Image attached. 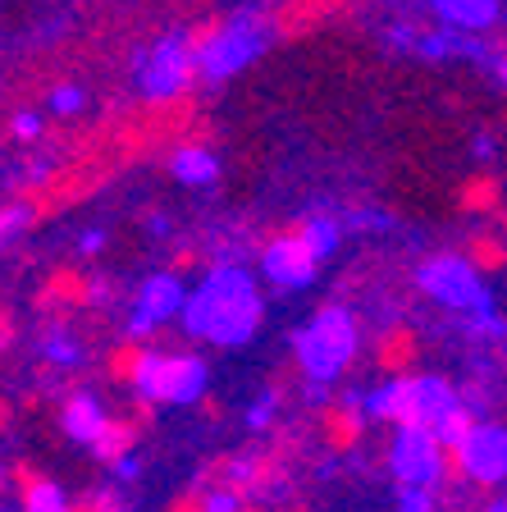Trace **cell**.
Here are the masks:
<instances>
[{
  "mask_svg": "<svg viewBox=\"0 0 507 512\" xmlns=\"http://www.w3.org/2000/svg\"><path fill=\"white\" fill-rule=\"evenodd\" d=\"M279 37V19H275V5L265 0H238L229 10L220 14L215 23L197 32V78L206 87L215 83H229L233 74H243L247 64H256Z\"/></svg>",
  "mask_w": 507,
  "mask_h": 512,
  "instance_id": "6da1fadb",
  "label": "cell"
},
{
  "mask_svg": "<svg viewBox=\"0 0 507 512\" xmlns=\"http://www.w3.org/2000/svg\"><path fill=\"white\" fill-rule=\"evenodd\" d=\"M334 247H338V224L329 215H302V220L275 224V229L252 238L256 266L275 288H307Z\"/></svg>",
  "mask_w": 507,
  "mask_h": 512,
  "instance_id": "7a4b0ae2",
  "label": "cell"
},
{
  "mask_svg": "<svg viewBox=\"0 0 507 512\" xmlns=\"http://www.w3.org/2000/svg\"><path fill=\"white\" fill-rule=\"evenodd\" d=\"M453 403L448 389L430 375H412V380H393L384 384L375 403H370V416H375V426H380V444L384 448H402L407 439H425L434 426H439V416L444 407Z\"/></svg>",
  "mask_w": 507,
  "mask_h": 512,
  "instance_id": "3957f363",
  "label": "cell"
},
{
  "mask_svg": "<svg viewBox=\"0 0 507 512\" xmlns=\"http://www.w3.org/2000/svg\"><path fill=\"white\" fill-rule=\"evenodd\" d=\"M192 42H197V32L169 28V32H160L147 51H138V60H133V83H138V96L147 106H156V110L179 106L183 96L192 92V83H201Z\"/></svg>",
  "mask_w": 507,
  "mask_h": 512,
  "instance_id": "277c9868",
  "label": "cell"
},
{
  "mask_svg": "<svg viewBox=\"0 0 507 512\" xmlns=\"http://www.w3.org/2000/svg\"><path fill=\"white\" fill-rule=\"evenodd\" d=\"M307 439L325 462H352L370 448L375 416L357 394H325L307 407Z\"/></svg>",
  "mask_w": 507,
  "mask_h": 512,
  "instance_id": "5b68a950",
  "label": "cell"
},
{
  "mask_svg": "<svg viewBox=\"0 0 507 512\" xmlns=\"http://www.w3.org/2000/svg\"><path fill=\"white\" fill-rule=\"evenodd\" d=\"M165 339H169L165 320L142 316L138 325L119 330L115 339L101 348V357H96V380L106 384V389H115V394H142L151 366H156V352L165 348Z\"/></svg>",
  "mask_w": 507,
  "mask_h": 512,
  "instance_id": "8992f818",
  "label": "cell"
},
{
  "mask_svg": "<svg viewBox=\"0 0 507 512\" xmlns=\"http://www.w3.org/2000/svg\"><path fill=\"white\" fill-rule=\"evenodd\" d=\"M357 357L380 384L412 380V375H425V366H430V334L412 316H393L366 334Z\"/></svg>",
  "mask_w": 507,
  "mask_h": 512,
  "instance_id": "52a82bcc",
  "label": "cell"
},
{
  "mask_svg": "<svg viewBox=\"0 0 507 512\" xmlns=\"http://www.w3.org/2000/svg\"><path fill=\"white\" fill-rule=\"evenodd\" d=\"M156 421H160L156 398L119 394V403L106 407V421H101V430H96V439L87 448H92V458L101 462L106 471H128L133 467V458L142 453V444L151 439Z\"/></svg>",
  "mask_w": 507,
  "mask_h": 512,
  "instance_id": "ba28073f",
  "label": "cell"
},
{
  "mask_svg": "<svg viewBox=\"0 0 507 512\" xmlns=\"http://www.w3.org/2000/svg\"><path fill=\"white\" fill-rule=\"evenodd\" d=\"M256 316H261L256 288L233 270H215L201 284V298L192 307V325L201 334H211V339H243V334H252Z\"/></svg>",
  "mask_w": 507,
  "mask_h": 512,
  "instance_id": "9c48e42d",
  "label": "cell"
},
{
  "mask_svg": "<svg viewBox=\"0 0 507 512\" xmlns=\"http://www.w3.org/2000/svg\"><path fill=\"white\" fill-rule=\"evenodd\" d=\"M101 302H110V279H101L96 270L78 266V261L55 266L42 279V288H37V311H42L46 330H55V334H64L69 320L83 316V311H96Z\"/></svg>",
  "mask_w": 507,
  "mask_h": 512,
  "instance_id": "30bf717a",
  "label": "cell"
},
{
  "mask_svg": "<svg viewBox=\"0 0 507 512\" xmlns=\"http://www.w3.org/2000/svg\"><path fill=\"white\" fill-rule=\"evenodd\" d=\"M201 389H206V366H201V357L192 352L188 339H174V334H169L165 348L156 352V366H151L142 394L156 398L160 407H183V403H192V398H201Z\"/></svg>",
  "mask_w": 507,
  "mask_h": 512,
  "instance_id": "8fae6325",
  "label": "cell"
},
{
  "mask_svg": "<svg viewBox=\"0 0 507 512\" xmlns=\"http://www.w3.org/2000/svg\"><path fill=\"white\" fill-rule=\"evenodd\" d=\"M0 485L10 490V508L14 512H64L69 508L64 485L46 467H37L32 458H14L10 467L0 471Z\"/></svg>",
  "mask_w": 507,
  "mask_h": 512,
  "instance_id": "7c38bea8",
  "label": "cell"
},
{
  "mask_svg": "<svg viewBox=\"0 0 507 512\" xmlns=\"http://www.w3.org/2000/svg\"><path fill=\"white\" fill-rule=\"evenodd\" d=\"M439 28L466 32V37H485L503 23V0H425Z\"/></svg>",
  "mask_w": 507,
  "mask_h": 512,
  "instance_id": "4fadbf2b",
  "label": "cell"
},
{
  "mask_svg": "<svg viewBox=\"0 0 507 512\" xmlns=\"http://www.w3.org/2000/svg\"><path fill=\"white\" fill-rule=\"evenodd\" d=\"M169 174L188 188H211L220 179V156L206 142H174L169 147Z\"/></svg>",
  "mask_w": 507,
  "mask_h": 512,
  "instance_id": "5bb4252c",
  "label": "cell"
},
{
  "mask_svg": "<svg viewBox=\"0 0 507 512\" xmlns=\"http://www.w3.org/2000/svg\"><path fill=\"white\" fill-rule=\"evenodd\" d=\"M457 261H462L466 270L476 279H498L507 275V238L503 234H489V229H476V234L466 238L462 247H457Z\"/></svg>",
  "mask_w": 507,
  "mask_h": 512,
  "instance_id": "9a60e30c",
  "label": "cell"
},
{
  "mask_svg": "<svg viewBox=\"0 0 507 512\" xmlns=\"http://www.w3.org/2000/svg\"><path fill=\"white\" fill-rule=\"evenodd\" d=\"M101 421H106V407L96 403L92 394H69V398H60V430L74 444H92L96 439V430H101Z\"/></svg>",
  "mask_w": 507,
  "mask_h": 512,
  "instance_id": "2e32d148",
  "label": "cell"
},
{
  "mask_svg": "<svg viewBox=\"0 0 507 512\" xmlns=\"http://www.w3.org/2000/svg\"><path fill=\"white\" fill-rule=\"evenodd\" d=\"M457 206H462V215H471V220H489V215H498L503 211V183H498V174L476 170L462 183V192H457Z\"/></svg>",
  "mask_w": 507,
  "mask_h": 512,
  "instance_id": "e0dca14e",
  "label": "cell"
},
{
  "mask_svg": "<svg viewBox=\"0 0 507 512\" xmlns=\"http://www.w3.org/2000/svg\"><path fill=\"white\" fill-rule=\"evenodd\" d=\"M265 508H270V503H265ZM265 508H229V503L215 499V494L206 490L197 476H188L179 490L160 503V512H265Z\"/></svg>",
  "mask_w": 507,
  "mask_h": 512,
  "instance_id": "ac0fdd59",
  "label": "cell"
},
{
  "mask_svg": "<svg viewBox=\"0 0 507 512\" xmlns=\"http://www.w3.org/2000/svg\"><path fill=\"white\" fill-rule=\"evenodd\" d=\"M64 512H133V503H128V494L119 485H87V490L69 494Z\"/></svg>",
  "mask_w": 507,
  "mask_h": 512,
  "instance_id": "d6986e66",
  "label": "cell"
},
{
  "mask_svg": "<svg viewBox=\"0 0 507 512\" xmlns=\"http://www.w3.org/2000/svg\"><path fill=\"white\" fill-rule=\"evenodd\" d=\"M32 220H37V206H32V202L0 206V247H10L23 229H32Z\"/></svg>",
  "mask_w": 507,
  "mask_h": 512,
  "instance_id": "ffe728a7",
  "label": "cell"
},
{
  "mask_svg": "<svg viewBox=\"0 0 507 512\" xmlns=\"http://www.w3.org/2000/svg\"><path fill=\"white\" fill-rule=\"evenodd\" d=\"M83 106H87V92H83L78 83H60V87L51 92V110H55V115H64V119L78 115Z\"/></svg>",
  "mask_w": 507,
  "mask_h": 512,
  "instance_id": "44dd1931",
  "label": "cell"
},
{
  "mask_svg": "<svg viewBox=\"0 0 507 512\" xmlns=\"http://www.w3.org/2000/svg\"><path fill=\"white\" fill-rule=\"evenodd\" d=\"M416 37H421V28L407 23V19H398V23L384 28V46H389V51H416Z\"/></svg>",
  "mask_w": 507,
  "mask_h": 512,
  "instance_id": "7402d4cb",
  "label": "cell"
},
{
  "mask_svg": "<svg viewBox=\"0 0 507 512\" xmlns=\"http://www.w3.org/2000/svg\"><path fill=\"white\" fill-rule=\"evenodd\" d=\"M10 133L19 142H37V138H42V115H37V110H19V115H14V124H10Z\"/></svg>",
  "mask_w": 507,
  "mask_h": 512,
  "instance_id": "603a6c76",
  "label": "cell"
},
{
  "mask_svg": "<svg viewBox=\"0 0 507 512\" xmlns=\"http://www.w3.org/2000/svg\"><path fill=\"white\" fill-rule=\"evenodd\" d=\"M265 512H316V503H311V494H302L293 485L288 494H279V499H270V508Z\"/></svg>",
  "mask_w": 507,
  "mask_h": 512,
  "instance_id": "cb8c5ba5",
  "label": "cell"
},
{
  "mask_svg": "<svg viewBox=\"0 0 507 512\" xmlns=\"http://www.w3.org/2000/svg\"><path fill=\"white\" fill-rule=\"evenodd\" d=\"M101 247H106V234H96V229H92V234L78 238V252H83V256H96Z\"/></svg>",
  "mask_w": 507,
  "mask_h": 512,
  "instance_id": "d4e9b609",
  "label": "cell"
},
{
  "mask_svg": "<svg viewBox=\"0 0 507 512\" xmlns=\"http://www.w3.org/2000/svg\"><path fill=\"white\" fill-rule=\"evenodd\" d=\"M471 151H476L480 160H489L494 156V138H489V133H476V138H471Z\"/></svg>",
  "mask_w": 507,
  "mask_h": 512,
  "instance_id": "484cf974",
  "label": "cell"
},
{
  "mask_svg": "<svg viewBox=\"0 0 507 512\" xmlns=\"http://www.w3.org/2000/svg\"><path fill=\"white\" fill-rule=\"evenodd\" d=\"M10 421H14V407L0 398V430H10Z\"/></svg>",
  "mask_w": 507,
  "mask_h": 512,
  "instance_id": "4316f807",
  "label": "cell"
},
{
  "mask_svg": "<svg viewBox=\"0 0 507 512\" xmlns=\"http://www.w3.org/2000/svg\"><path fill=\"white\" fill-rule=\"evenodd\" d=\"M498 508H503V512H507V476H503V480H498Z\"/></svg>",
  "mask_w": 507,
  "mask_h": 512,
  "instance_id": "83f0119b",
  "label": "cell"
},
{
  "mask_svg": "<svg viewBox=\"0 0 507 512\" xmlns=\"http://www.w3.org/2000/svg\"><path fill=\"white\" fill-rule=\"evenodd\" d=\"M384 5H389V10H402V5H412V0H384Z\"/></svg>",
  "mask_w": 507,
  "mask_h": 512,
  "instance_id": "f1b7e54d",
  "label": "cell"
}]
</instances>
